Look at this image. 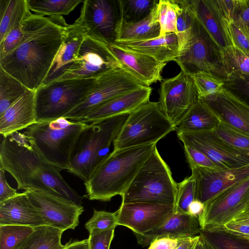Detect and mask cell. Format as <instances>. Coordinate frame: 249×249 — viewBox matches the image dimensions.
<instances>
[{"label": "cell", "mask_w": 249, "mask_h": 249, "mask_svg": "<svg viewBox=\"0 0 249 249\" xmlns=\"http://www.w3.org/2000/svg\"><path fill=\"white\" fill-rule=\"evenodd\" d=\"M82 0H27L29 9L36 15L44 17L68 15Z\"/></svg>", "instance_id": "cell-36"}, {"label": "cell", "mask_w": 249, "mask_h": 249, "mask_svg": "<svg viewBox=\"0 0 249 249\" xmlns=\"http://www.w3.org/2000/svg\"><path fill=\"white\" fill-rule=\"evenodd\" d=\"M208 246L200 236L194 249H208Z\"/></svg>", "instance_id": "cell-58"}, {"label": "cell", "mask_w": 249, "mask_h": 249, "mask_svg": "<svg viewBox=\"0 0 249 249\" xmlns=\"http://www.w3.org/2000/svg\"><path fill=\"white\" fill-rule=\"evenodd\" d=\"M160 108L176 127L198 99L191 74L183 68L174 77L160 82Z\"/></svg>", "instance_id": "cell-11"}, {"label": "cell", "mask_w": 249, "mask_h": 249, "mask_svg": "<svg viewBox=\"0 0 249 249\" xmlns=\"http://www.w3.org/2000/svg\"><path fill=\"white\" fill-rule=\"evenodd\" d=\"M213 131L231 147L249 156V134L222 122Z\"/></svg>", "instance_id": "cell-40"}, {"label": "cell", "mask_w": 249, "mask_h": 249, "mask_svg": "<svg viewBox=\"0 0 249 249\" xmlns=\"http://www.w3.org/2000/svg\"><path fill=\"white\" fill-rule=\"evenodd\" d=\"M18 193L16 189L9 185L5 178V171L0 168V203L15 196Z\"/></svg>", "instance_id": "cell-53"}, {"label": "cell", "mask_w": 249, "mask_h": 249, "mask_svg": "<svg viewBox=\"0 0 249 249\" xmlns=\"http://www.w3.org/2000/svg\"><path fill=\"white\" fill-rule=\"evenodd\" d=\"M86 36L85 29L77 21L65 24L61 45L42 85L57 80L73 64Z\"/></svg>", "instance_id": "cell-22"}, {"label": "cell", "mask_w": 249, "mask_h": 249, "mask_svg": "<svg viewBox=\"0 0 249 249\" xmlns=\"http://www.w3.org/2000/svg\"><path fill=\"white\" fill-rule=\"evenodd\" d=\"M5 225L34 228L47 225L25 192L0 203V225Z\"/></svg>", "instance_id": "cell-24"}, {"label": "cell", "mask_w": 249, "mask_h": 249, "mask_svg": "<svg viewBox=\"0 0 249 249\" xmlns=\"http://www.w3.org/2000/svg\"><path fill=\"white\" fill-rule=\"evenodd\" d=\"M201 99L221 122L249 134V105L225 88Z\"/></svg>", "instance_id": "cell-21"}, {"label": "cell", "mask_w": 249, "mask_h": 249, "mask_svg": "<svg viewBox=\"0 0 249 249\" xmlns=\"http://www.w3.org/2000/svg\"><path fill=\"white\" fill-rule=\"evenodd\" d=\"M118 226L116 212L94 210L92 216L85 224L89 233L115 229Z\"/></svg>", "instance_id": "cell-44"}, {"label": "cell", "mask_w": 249, "mask_h": 249, "mask_svg": "<svg viewBox=\"0 0 249 249\" xmlns=\"http://www.w3.org/2000/svg\"><path fill=\"white\" fill-rule=\"evenodd\" d=\"M220 228L234 235L249 239V205Z\"/></svg>", "instance_id": "cell-45"}, {"label": "cell", "mask_w": 249, "mask_h": 249, "mask_svg": "<svg viewBox=\"0 0 249 249\" xmlns=\"http://www.w3.org/2000/svg\"><path fill=\"white\" fill-rule=\"evenodd\" d=\"M34 230V228L29 226L0 225V249H13Z\"/></svg>", "instance_id": "cell-42"}, {"label": "cell", "mask_w": 249, "mask_h": 249, "mask_svg": "<svg viewBox=\"0 0 249 249\" xmlns=\"http://www.w3.org/2000/svg\"><path fill=\"white\" fill-rule=\"evenodd\" d=\"M191 74L200 99L214 94L224 88L225 80L211 73L198 71Z\"/></svg>", "instance_id": "cell-41"}, {"label": "cell", "mask_w": 249, "mask_h": 249, "mask_svg": "<svg viewBox=\"0 0 249 249\" xmlns=\"http://www.w3.org/2000/svg\"><path fill=\"white\" fill-rule=\"evenodd\" d=\"M177 184L178 192L174 206V213H188L190 204L196 199L194 178L191 175Z\"/></svg>", "instance_id": "cell-43"}, {"label": "cell", "mask_w": 249, "mask_h": 249, "mask_svg": "<svg viewBox=\"0 0 249 249\" xmlns=\"http://www.w3.org/2000/svg\"><path fill=\"white\" fill-rule=\"evenodd\" d=\"M178 184L156 145L129 187L121 204L149 202L175 206Z\"/></svg>", "instance_id": "cell-5"}, {"label": "cell", "mask_w": 249, "mask_h": 249, "mask_svg": "<svg viewBox=\"0 0 249 249\" xmlns=\"http://www.w3.org/2000/svg\"><path fill=\"white\" fill-rule=\"evenodd\" d=\"M222 17L231 45L245 53H249V37L233 22L228 21Z\"/></svg>", "instance_id": "cell-48"}, {"label": "cell", "mask_w": 249, "mask_h": 249, "mask_svg": "<svg viewBox=\"0 0 249 249\" xmlns=\"http://www.w3.org/2000/svg\"><path fill=\"white\" fill-rule=\"evenodd\" d=\"M174 206L149 202L121 204L115 212L117 225L142 234L163 224L174 213Z\"/></svg>", "instance_id": "cell-17"}, {"label": "cell", "mask_w": 249, "mask_h": 249, "mask_svg": "<svg viewBox=\"0 0 249 249\" xmlns=\"http://www.w3.org/2000/svg\"><path fill=\"white\" fill-rule=\"evenodd\" d=\"M36 91L29 89L0 115V134L5 137L37 123Z\"/></svg>", "instance_id": "cell-25"}, {"label": "cell", "mask_w": 249, "mask_h": 249, "mask_svg": "<svg viewBox=\"0 0 249 249\" xmlns=\"http://www.w3.org/2000/svg\"><path fill=\"white\" fill-rule=\"evenodd\" d=\"M66 23L63 16L31 14L19 45L0 59V68L30 90L42 85L61 45Z\"/></svg>", "instance_id": "cell-1"}, {"label": "cell", "mask_w": 249, "mask_h": 249, "mask_svg": "<svg viewBox=\"0 0 249 249\" xmlns=\"http://www.w3.org/2000/svg\"><path fill=\"white\" fill-rule=\"evenodd\" d=\"M183 148L189 165H194L212 169H221L202 152L183 143Z\"/></svg>", "instance_id": "cell-50"}, {"label": "cell", "mask_w": 249, "mask_h": 249, "mask_svg": "<svg viewBox=\"0 0 249 249\" xmlns=\"http://www.w3.org/2000/svg\"><path fill=\"white\" fill-rule=\"evenodd\" d=\"M89 124L60 117L36 123L22 133L43 160L60 170L68 171L77 139Z\"/></svg>", "instance_id": "cell-3"}, {"label": "cell", "mask_w": 249, "mask_h": 249, "mask_svg": "<svg viewBox=\"0 0 249 249\" xmlns=\"http://www.w3.org/2000/svg\"><path fill=\"white\" fill-rule=\"evenodd\" d=\"M174 130L159 103L149 101L128 114L113 142V151L157 143Z\"/></svg>", "instance_id": "cell-6"}, {"label": "cell", "mask_w": 249, "mask_h": 249, "mask_svg": "<svg viewBox=\"0 0 249 249\" xmlns=\"http://www.w3.org/2000/svg\"><path fill=\"white\" fill-rule=\"evenodd\" d=\"M232 22L249 37V0H236Z\"/></svg>", "instance_id": "cell-49"}, {"label": "cell", "mask_w": 249, "mask_h": 249, "mask_svg": "<svg viewBox=\"0 0 249 249\" xmlns=\"http://www.w3.org/2000/svg\"><path fill=\"white\" fill-rule=\"evenodd\" d=\"M205 208V204L197 199H195L190 205L188 213L198 219L202 214Z\"/></svg>", "instance_id": "cell-55"}, {"label": "cell", "mask_w": 249, "mask_h": 249, "mask_svg": "<svg viewBox=\"0 0 249 249\" xmlns=\"http://www.w3.org/2000/svg\"><path fill=\"white\" fill-rule=\"evenodd\" d=\"M221 122L206 103L198 98L175 130L177 134L213 130Z\"/></svg>", "instance_id": "cell-30"}, {"label": "cell", "mask_w": 249, "mask_h": 249, "mask_svg": "<svg viewBox=\"0 0 249 249\" xmlns=\"http://www.w3.org/2000/svg\"><path fill=\"white\" fill-rule=\"evenodd\" d=\"M157 143L112 151L84 185L90 200L110 201L122 196Z\"/></svg>", "instance_id": "cell-2"}, {"label": "cell", "mask_w": 249, "mask_h": 249, "mask_svg": "<svg viewBox=\"0 0 249 249\" xmlns=\"http://www.w3.org/2000/svg\"><path fill=\"white\" fill-rule=\"evenodd\" d=\"M144 86L123 68L111 70L97 77L84 99L63 117L77 121L95 107Z\"/></svg>", "instance_id": "cell-10"}, {"label": "cell", "mask_w": 249, "mask_h": 249, "mask_svg": "<svg viewBox=\"0 0 249 249\" xmlns=\"http://www.w3.org/2000/svg\"><path fill=\"white\" fill-rule=\"evenodd\" d=\"M196 243L194 245H193V246H192L190 248V249H194V248H195V245H196Z\"/></svg>", "instance_id": "cell-59"}, {"label": "cell", "mask_w": 249, "mask_h": 249, "mask_svg": "<svg viewBox=\"0 0 249 249\" xmlns=\"http://www.w3.org/2000/svg\"><path fill=\"white\" fill-rule=\"evenodd\" d=\"M199 235L211 249H249V239L221 228L200 229Z\"/></svg>", "instance_id": "cell-33"}, {"label": "cell", "mask_w": 249, "mask_h": 249, "mask_svg": "<svg viewBox=\"0 0 249 249\" xmlns=\"http://www.w3.org/2000/svg\"><path fill=\"white\" fill-rule=\"evenodd\" d=\"M221 51L195 16L191 44L175 62L190 73L205 71L225 80L227 76L222 66Z\"/></svg>", "instance_id": "cell-9"}, {"label": "cell", "mask_w": 249, "mask_h": 249, "mask_svg": "<svg viewBox=\"0 0 249 249\" xmlns=\"http://www.w3.org/2000/svg\"><path fill=\"white\" fill-rule=\"evenodd\" d=\"M195 182L196 199L204 204L249 177V164L232 169H212L189 165Z\"/></svg>", "instance_id": "cell-18"}, {"label": "cell", "mask_w": 249, "mask_h": 249, "mask_svg": "<svg viewBox=\"0 0 249 249\" xmlns=\"http://www.w3.org/2000/svg\"><path fill=\"white\" fill-rule=\"evenodd\" d=\"M201 227L197 217L189 213H174L163 224L142 234H134L142 247L161 238L184 239L199 235Z\"/></svg>", "instance_id": "cell-23"}, {"label": "cell", "mask_w": 249, "mask_h": 249, "mask_svg": "<svg viewBox=\"0 0 249 249\" xmlns=\"http://www.w3.org/2000/svg\"><path fill=\"white\" fill-rule=\"evenodd\" d=\"M200 235L183 239L175 249H190L199 239Z\"/></svg>", "instance_id": "cell-57"}, {"label": "cell", "mask_w": 249, "mask_h": 249, "mask_svg": "<svg viewBox=\"0 0 249 249\" xmlns=\"http://www.w3.org/2000/svg\"><path fill=\"white\" fill-rule=\"evenodd\" d=\"M208 249H211L210 247L208 246Z\"/></svg>", "instance_id": "cell-60"}, {"label": "cell", "mask_w": 249, "mask_h": 249, "mask_svg": "<svg viewBox=\"0 0 249 249\" xmlns=\"http://www.w3.org/2000/svg\"><path fill=\"white\" fill-rule=\"evenodd\" d=\"M184 239L161 238L155 240L148 249H175Z\"/></svg>", "instance_id": "cell-54"}, {"label": "cell", "mask_w": 249, "mask_h": 249, "mask_svg": "<svg viewBox=\"0 0 249 249\" xmlns=\"http://www.w3.org/2000/svg\"><path fill=\"white\" fill-rule=\"evenodd\" d=\"M221 57L226 79L239 75H249V53L231 45L221 50Z\"/></svg>", "instance_id": "cell-35"}, {"label": "cell", "mask_w": 249, "mask_h": 249, "mask_svg": "<svg viewBox=\"0 0 249 249\" xmlns=\"http://www.w3.org/2000/svg\"><path fill=\"white\" fill-rule=\"evenodd\" d=\"M0 144V168L16 180L18 189H30L35 176L51 165L43 160L27 137L18 131L3 137Z\"/></svg>", "instance_id": "cell-8"}, {"label": "cell", "mask_w": 249, "mask_h": 249, "mask_svg": "<svg viewBox=\"0 0 249 249\" xmlns=\"http://www.w3.org/2000/svg\"><path fill=\"white\" fill-rule=\"evenodd\" d=\"M179 8L178 0H159L157 15L160 26V36L171 33L177 34V14Z\"/></svg>", "instance_id": "cell-39"}, {"label": "cell", "mask_w": 249, "mask_h": 249, "mask_svg": "<svg viewBox=\"0 0 249 249\" xmlns=\"http://www.w3.org/2000/svg\"><path fill=\"white\" fill-rule=\"evenodd\" d=\"M28 17L19 25L11 30L0 41V59L12 52L22 41L27 30Z\"/></svg>", "instance_id": "cell-46"}, {"label": "cell", "mask_w": 249, "mask_h": 249, "mask_svg": "<svg viewBox=\"0 0 249 249\" xmlns=\"http://www.w3.org/2000/svg\"><path fill=\"white\" fill-rule=\"evenodd\" d=\"M224 88L249 105V75H239L224 80Z\"/></svg>", "instance_id": "cell-47"}, {"label": "cell", "mask_w": 249, "mask_h": 249, "mask_svg": "<svg viewBox=\"0 0 249 249\" xmlns=\"http://www.w3.org/2000/svg\"><path fill=\"white\" fill-rule=\"evenodd\" d=\"M182 143L205 154L221 169H232L249 164V156L232 148L213 130L178 133Z\"/></svg>", "instance_id": "cell-16"}, {"label": "cell", "mask_w": 249, "mask_h": 249, "mask_svg": "<svg viewBox=\"0 0 249 249\" xmlns=\"http://www.w3.org/2000/svg\"><path fill=\"white\" fill-rule=\"evenodd\" d=\"M63 249H89L88 239L70 241L64 245Z\"/></svg>", "instance_id": "cell-56"}, {"label": "cell", "mask_w": 249, "mask_h": 249, "mask_svg": "<svg viewBox=\"0 0 249 249\" xmlns=\"http://www.w3.org/2000/svg\"><path fill=\"white\" fill-rule=\"evenodd\" d=\"M122 68L106 42L86 36L73 64L56 81L97 78L114 69Z\"/></svg>", "instance_id": "cell-12"}, {"label": "cell", "mask_w": 249, "mask_h": 249, "mask_svg": "<svg viewBox=\"0 0 249 249\" xmlns=\"http://www.w3.org/2000/svg\"><path fill=\"white\" fill-rule=\"evenodd\" d=\"M157 0H118L120 19L132 23L147 17L157 5Z\"/></svg>", "instance_id": "cell-38"}, {"label": "cell", "mask_w": 249, "mask_h": 249, "mask_svg": "<svg viewBox=\"0 0 249 249\" xmlns=\"http://www.w3.org/2000/svg\"><path fill=\"white\" fill-rule=\"evenodd\" d=\"M152 91L151 87L144 86L95 107L75 121L90 124L114 116L129 114L148 102Z\"/></svg>", "instance_id": "cell-20"}, {"label": "cell", "mask_w": 249, "mask_h": 249, "mask_svg": "<svg viewBox=\"0 0 249 249\" xmlns=\"http://www.w3.org/2000/svg\"><path fill=\"white\" fill-rule=\"evenodd\" d=\"M31 14L27 0H0V41Z\"/></svg>", "instance_id": "cell-31"}, {"label": "cell", "mask_w": 249, "mask_h": 249, "mask_svg": "<svg viewBox=\"0 0 249 249\" xmlns=\"http://www.w3.org/2000/svg\"><path fill=\"white\" fill-rule=\"evenodd\" d=\"M195 16L221 49L231 46L222 17L212 0H188Z\"/></svg>", "instance_id": "cell-26"}, {"label": "cell", "mask_w": 249, "mask_h": 249, "mask_svg": "<svg viewBox=\"0 0 249 249\" xmlns=\"http://www.w3.org/2000/svg\"><path fill=\"white\" fill-rule=\"evenodd\" d=\"M47 225L64 231L74 230L84 211L82 205L41 190L24 191Z\"/></svg>", "instance_id": "cell-14"}, {"label": "cell", "mask_w": 249, "mask_h": 249, "mask_svg": "<svg viewBox=\"0 0 249 249\" xmlns=\"http://www.w3.org/2000/svg\"><path fill=\"white\" fill-rule=\"evenodd\" d=\"M64 231L48 225L35 228L34 231L13 249H63Z\"/></svg>", "instance_id": "cell-32"}, {"label": "cell", "mask_w": 249, "mask_h": 249, "mask_svg": "<svg viewBox=\"0 0 249 249\" xmlns=\"http://www.w3.org/2000/svg\"><path fill=\"white\" fill-rule=\"evenodd\" d=\"M178 2L179 8L177 14L176 35L178 45V57L188 49L191 44L195 15L188 0H178Z\"/></svg>", "instance_id": "cell-34"}, {"label": "cell", "mask_w": 249, "mask_h": 249, "mask_svg": "<svg viewBox=\"0 0 249 249\" xmlns=\"http://www.w3.org/2000/svg\"><path fill=\"white\" fill-rule=\"evenodd\" d=\"M120 18L118 0H84L75 21L84 27L87 36L108 44L115 41Z\"/></svg>", "instance_id": "cell-13"}, {"label": "cell", "mask_w": 249, "mask_h": 249, "mask_svg": "<svg viewBox=\"0 0 249 249\" xmlns=\"http://www.w3.org/2000/svg\"><path fill=\"white\" fill-rule=\"evenodd\" d=\"M249 205V177L224 191L205 204L199 218L201 229L221 227Z\"/></svg>", "instance_id": "cell-15"}, {"label": "cell", "mask_w": 249, "mask_h": 249, "mask_svg": "<svg viewBox=\"0 0 249 249\" xmlns=\"http://www.w3.org/2000/svg\"><path fill=\"white\" fill-rule=\"evenodd\" d=\"M114 229L89 233V249H109L114 235Z\"/></svg>", "instance_id": "cell-51"}, {"label": "cell", "mask_w": 249, "mask_h": 249, "mask_svg": "<svg viewBox=\"0 0 249 249\" xmlns=\"http://www.w3.org/2000/svg\"><path fill=\"white\" fill-rule=\"evenodd\" d=\"M96 79L62 80L40 86L36 90V122L64 117L84 99L93 87Z\"/></svg>", "instance_id": "cell-7"}, {"label": "cell", "mask_w": 249, "mask_h": 249, "mask_svg": "<svg viewBox=\"0 0 249 249\" xmlns=\"http://www.w3.org/2000/svg\"><path fill=\"white\" fill-rule=\"evenodd\" d=\"M128 115H121L89 124L77 139L68 171L84 182L87 180L110 154L111 144Z\"/></svg>", "instance_id": "cell-4"}, {"label": "cell", "mask_w": 249, "mask_h": 249, "mask_svg": "<svg viewBox=\"0 0 249 249\" xmlns=\"http://www.w3.org/2000/svg\"><path fill=\"white\" fill-rule=\"evenodd\" d=\"M29 90L0 68V115Z\"/></svg>", "instance_id": "cell-37"}, {"label": "cell", "mask_w": 249, "mask_h": 249, "mask_svg": "<svg viewBox=\"0 0 249 249\" xmlns=\"http://www.w3.org/2000/svg\"><path fill=\"white\" fill-rule=\"evenodd\" d=\"M160 34L157 4L150 14L140 21L127 23L120 18L117 25L115 42L146 40L157 37Z\"/></svg>", "instance_id": "cell-28"}, {"label": "cell", "mask_w": 249, "mask_h": 249, "mask_svg": "<svg viewBox=\"0 0 249 249\" xmlns=\"http://www.w3.org/2000/svg\"><path fill=\"white\" fill-rule=\"evenodd\" d=\"M108 46L122 68L144 85L150 87L163 80L161 73L167 63L116 42L109 43Z\"/></svg>", "instance_id": "cell-19"}, {"label": "cell", "mask_w": 249, "mask_h": 249, "mask_svg": "<svg viewBox=\"0 0 249 249\" xmlns=\"http://www.w3.org/2000/svg\"><path fill=\"white\" fill-rule=\"evenodd\" d=\"M217 11L228 21L232 22L236 0H212Z\"/></svg>", "instance_id": "cell-52"}, {"label": "cell", "mask_w": 249, "mask_h": 249, "mask_svg": "<svg viewBox=\"0 0 249 249\" xmlns=\"http://www.w3.org/2000/svg\"><path fill=\"white\" fill-rule=\"evenodd\" d=\"M119 44L149 55L162 63L175 61L178 56L177 37L174 33L149 40Z\"/></svg>", "instance_id": "cell-27"}, {"label": "cell", "mask_w": 249, "mask_h": 249, "mask_svg": "<svg viewBox=\"0 0 249 249\" xmlns=\"http://www.w3.org/2000/svg\"><path fill=\"white\" fill-rule=\"evenodd\" d=\"M60 171L52 165L44 168L34 178L30 190L47 191L78 205H82L83 197L63 178Z\"/></svg>", "instance_id": "cell-29"}]
</instances>
